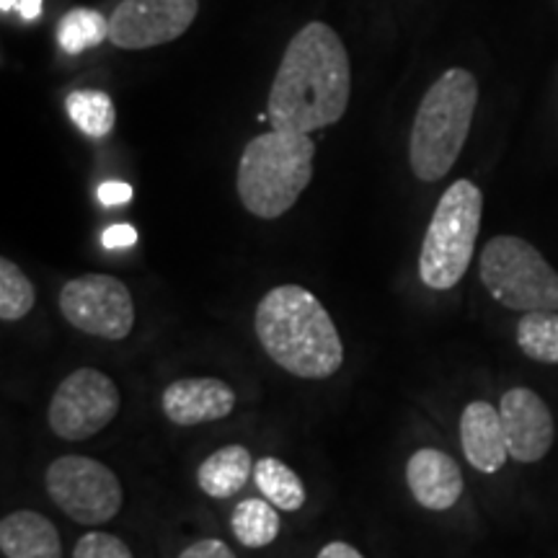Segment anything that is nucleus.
Listing matches in <instances>:
<instances>
[{
    "instance_id": "obj_1",
    "label": "nucleus",
    "mask_w": 558,
    "mask_h": 558,
    "mask_svg": "<svg viewBox=\"0 0 558 558\" xmlns=\"http://www.w3.org/2000/svg\"><path fill=\"white\" fill-rule=\"evenodd\" d=\"M352 68L329 24L303 26L284 50L271 83L267 114L275 130L308 132L337 124L349 107Z\"/></svg>"
},
{
    "instance_id": "obj_2",
    "label": "nucleus",
    "mask_w": 558,
    "mask_h": 558,
    "mask_svg": "<svg viewBox=\"0 0 558 558\" xmlns=\"http://www.w3.org/2000/svg\"><path fill=\"white\" fill-rule=\"evenodd\" d=\"M254 331L269 360L295 378L324 380L344 365L337 324L300 284H279L259 300Z\"/></svg>"
},
{
    "instance_id": "obj_3",
    "label": "nucleus",
    "mask_w": 558,
    "mask_h": 558,
    "mask_svg": "<svg viewBox=\"0 0 558 558\" xmlns=\"http://www.w3.org/2000/svg\"><path fill=\"white\" fill-rule=\"evenodd\" d=\"M476 104L478 81L471 70L450 68L432 83L409 137V163L418 181L435 184L448 177L469 140Z\"/></svg>"
},
{
    "instance_id": "obj_4",
    "label": "nucleus",
    "mask_w": 558,
    "mask_h": 558,
    "mask_svg": "<svg viewBox=\"0 0 558 558\" xmlns=\"http://www.w3.org/2000/svg\"><path fill=\"white\" fill-rule=\"evenodd\" d=\"M316 143L305 132L271 130L243 148L239 197L254 218L277 220L290 213L313 179Z\"/></svg>"
},
{
    "instance_id": "obj_5",
    "label": "nucleus",
    "mask_w": 558,
    "mask_h": 558,
    "mask_svg": "<svg viewBox=\"0 0 558 558\" xmlns=\"http://www.w3.org/2000/svg\"><path fill=\"white\" fill-rule=\"evenodd\" d=\"M481 215L484 194L469 179H458L439 197L418 251V279L429 290H452L469 271L478 241Z\"/></svg>"
},
{
    "instance_id": "obj_6",
    "label": "nucleus",
    "mask_w": 558,
    "mask_h": 558,
    "mask_svg": "<svg viewBox=\"0 0 558 558\" xmlns=\"http://www.w3.org/2000/svg\"><path fill=\"white\" fill-rule=\"evenodd\" d=\"M478 275L507 311H558V271L520 235H494L481 251Z\"/></svg>"
},
{
    "instance_id": "obj_7",
    "label": "nucleus",
    "mask_w": 558,
    "mask_h": 558,
    "mask_svg": "<svg viewBox=\"0 0 558 558\" xmlns=\"http://www.w3.org/2000/svg\"><path fill=\"white\" fill-rule=\"evenodd\" d=\"M45 486L54 507L78 525H104L120 514L124 494L117 473L101 460L62 456L45 473Z\"/></svg>"
},
{
    "instance_id": "obj_8",
    "label": "nucleus",
    "mask_w": 558,
    "mask_h": 558,
    "mask_svg": "<svg viewBox=\"0 0 558 558\" xmlns=\"http://www.w3.org/2000/svg\"><path fill=\"white\" fill-rule=\"evenodd\" d=\"M122 396L114 378L94 367L70 373L52 393L47 422L65 442H83L107 429L120 414Z\"/></svg>"
},
{
    "instance_id": "obj_9",
    "label": "nucleus",
    "mask_w": 558,
    "mask_h": 558,
    "mask_svg": "<svg viewBox=\"0 0 558 558\" xmlns=\"http://www.w3.org/2000/svg\"><path fill=\"white\" fill-rule=\"evenodd\" d=\"M60 313L88 337L122 341L135 326V300L122 279L81 275L60 290Z\"/></svg>"
},
{
    "instance_id": "obj_10",
    "label": "nucleus",
    "mask_w": 558,
    "mask_h": 558,
    "mask_svg": "<svg viewBox=\"0 0 558 558\" xmlns=\"http://www.w3.org/2000/svg\"><path fill=\"white\" fill-rule=\"evenodd\" d=\"M197 11L199 0H122L109 19V41L120 50H150L179 39Z\"/></svg>"
},
{
    "instance_id": "obj_11",
    "label": "nucleus",
    "mask_w": 558,
    "mask_h": 558,
    "mask_svg": "<svg viewBox=\"0 0 558 558\" xmlns=\"http://www.w3.org/2000/svg\"><path fill=\"white\" fill-rule=\"evenodd\" d=\"M509 458L518 463H538L554 448V416L548 403L530 388H509L499 401Z\"/></svg>"
},
{
    "instance_id": "obj_12",
    "label": "nucleus",
    "mask_w": 558,
    "mask_h": 558,
    "mask_svg": "<svg viewBox=\"0 0 558 558\" xmlns=\"http://www.w3.org/2000/svg\"><path fill=\"white\" fill-rule=\"evenodd\" d=\"M160 409L177 427L220 422L235 409V390L220 378H179L166 386Z\"/></svg>"
},
{
    "instance_id": "obj_13",
    "label": "nucleus",
    "mask_w": 558,
    "mask_h": 558,
    "mask_svg": "<svg viewBox=\"0 0 558 558\" xmlns=\"http://www.w3.org/2000/svg\"><path fill=\"white\" fill-rule=\"evenodd\" d=\"M407 484L418 507L445 512L463 497V473L448 452L422 448L409 458Z\"/></svg>"
},
{
    "instance_id": "obj_14",
    "label": "nucleus",
    "mask_w": 558,
    "mask_h": 558,
    "mask_svg": "<svg viewBox=\"0 0 558 558\" xmlns=\"http://www.w3.org/2000/svg\"><path fill=\"white\" fill-rule=\"evenodd\" d=\"M460 448L478 473H497L509 456L499 409L488 401L469 403L460 414Z\"/></svg>"
},
{
    "instance_id": "obj_15",
    "label": "nucleus",
    "mask_w": 558,
    "mask_h": 558,
    "mask_svg": "<svg viewBox=\"0 0 558 558\" xmlns=\"http://www.w3.org/2000/svg\"><path fill=\"white\" fill-rule=\"evenodd\" d=\"M0 550L5 558H62L58 527L34 509L5 514L0 522Z\"/></svg>"
},
{
    "instance_id": "obj_16",
    "label": "nucleus",
    "mask_w": 558,
    "mask_h": 558,
    "mask_svg": "<svg viewBox=\"0 0 558 558\" xmlns=\"http://www.w3.org/2000/svg\"><path fill=\"white\" fill-rule=\"evenodd\" d=\"M254 473V458L243 445H226L215 450L197 471V484L207 497L230 499L248 484Z\"/></svg>"
},
{
    "instance_id": "obj_17",
    "label": "nucleus",
    "mask_w": 558,
    "mask_h": 558,
    "mask_svg": "<svg viewBox=\"0 0 558 558\" xmlns=\"http://www.w3.org/2000/svg\"><path fill=\"white\" fill-rule=\"evenodd\" d=\"M279 512L269 499H243L230 514V530L246 548H267L279 535Z\"/></svg>"
},
{
    "instance_id": "obj_18",
    "label": "nucleus",
    "mask_w": 558,
    "mask_h": 558,
    "mask_svg": "<svg viewBox=\"0 0 558 558\" xmlns=\"http://www.w3.org/2000/svg\"><path fill=\"white\" fill-rule=\"evenodd\" d=\"M254 481L271 505L282 512H298L305 505V486L288 463L277 458H262L254 465Z\"/></svg>"
},
{
    "instance_id": "obj_19",
    "label": "nucleus",
    "mask_w": 558,
    "mask_h": 558,
    "mask_svg": "<svg viewBox=\"0 0 558 558\" xmlns=\"http://www.w3.org/2000/svg\"><path fill=\"white\" fill-rule=\"evenodd\" d=\"M522 354L543 365H558V311L525 313L518 324Z\"/></svg>"
},
{
    "instance_id": "obj_20",
    "label": "nucleus",
    "mask_w": 558,
    "mask_h": 558,
    "mask_svg": "<svg viewBox=\"0 0 558 558\" xmlns=\"http://www.w3.org/2000/svg\"><path fill=\"white\" fill-rule=\"evenodd\" d=\"M68 117L83 135L107 137L114 130L117 109L109 94L104 90H73L65 101Z\"/></svg>"
},
{
    "instance_id": "obj_21",
    "label": "nucleus",
    "mask_w": 558,
    "mask_h": 558,
    "mask_svg": "<svg viewBox=\"0 0 558 558\" xmlns=\"http://www.w3.org/2000/svg\"><path fill=\"white\" fill-rule=\"evenodd\" d=\"M109 39V19L99 11L73 9L60 19L58 41L68 54H81Z\"/></svg>"
},
{
    "instance_id": "obj_22",
    "label": "nucleus",
    "mask_w": 558,
    "mask_h": 558,
    "mask_svg": "<svg viewBox=\"0 0 558 558\" xmlns=\"http://www.w3.org/2000/svg\"><path fill=\"white\" fill-rule=\"evenodd\" d=\"M34 303H37V290H34L32 279L24 275L19 264L3 256L0 259V318L21 320L29 316Z\"/></svg>"
},
{
    "instance_id": "obj_23",
    "label": "nucleus",
    "mask_w": 558,
    "mask_h": 558,
    "mask_svg": "<svg viewBox=\"0 0 558 558\" xmlns=\"http://www.w3.org/2000/svg\"><path fill=\"white\" fill-rule=\"evenodd\" d=\"M73 558H135V556H132L128 543L117 538V535L94 530V533H86L78 543H75Z\"/></svg>"
},
{
    "instance_id": "obj_24",
    "label": "nucleus",
    "mask_w": 558,
    "mask_h": 558,
    "mask_svg": "<svg viewBox=\"0 0 558 558\" xmlns=\"http://www.w3.org/2000/svg\"><path fill=\"white\" fill-rule=\"evenodd\" d=\"M179 558H235V554L228 548V543L218 538H205L181 550Z\"/></svg>"
},
{
    "instance_id": "obj_25",
    "label": "nucleus",
    "mask_w": 558,
    "mask_h": 558,
    "mask_svg": "<svg viewBox=\"0 0 558 558\" xmlns=\"http://www.w3.org/2000/svg\"><path fill=\"white\" fill-rule=\"evenodd\" d=\"M96 197L104 207H120V205H128L132 199V186L124 184V181H104L99 186V192H96Z\"/></svg>"
},
{
    "instance_id": "obj_26",
    "label": "nucleus",
    "mask_w": 558,
    "mask_h": 558,
    "mask_svg": "<svg viewBox=\"0 0 558 558\" xmlns=\"http://www.w3.org/2000/svg\"><path fill=\"white\" fill-rule=\"evenodd\" d=\"M132 243H137V230L128 226V222H120V226H109L101 235V246L114 251V248H128Z\"/></svg>"
},
{
    "instance_id": "obj_27",
    "label": "nucleus",
    "mask_w": 558,
    "mask_h": 558,
    "mask_svg": "<svg viewBox=\"0 0 558 558\" xmlns=\"http://www.w3.org/2000/svg\"><path fill=\"white\" fill-rule=\"evenodd\" d=\"M316 558H365V556H362L357 548L349 546V543H344V541H333V543H329V546L320 548V554Z\"/></svg>"
},
{
    "instance_id": "obj_28",
    "label": "nucleus",
    "mask_w": 558,
    "mask_h": 558,
    "mask_svg": "<svg viewBox=\"0 0 558 558\" xmlns=\"http://www.w3.org/2000/svg\"><path fill=\"white\" fill-rule=\"evenodd\" d=\"M41 5H45V0H19L16 13L21 21H37L41 16Z\"/></svg>"
},
{
    "instance_id": "obj_29",
    "label": "nucleus",
    "mask_w": 558,
    "mask_h": 558,
    "mask_svg": "<svg viewBox=\"0 0 558 558\" xmlns=\"http://www.w3.org/2000/svg\"><path fill=\"white\" fill-rule=\"evenodd\" d=\"M16 5H19V0H0V11H3V13L16 11Z\"/></svg>"
}]
</instances>
